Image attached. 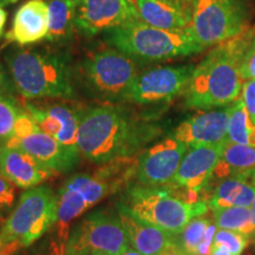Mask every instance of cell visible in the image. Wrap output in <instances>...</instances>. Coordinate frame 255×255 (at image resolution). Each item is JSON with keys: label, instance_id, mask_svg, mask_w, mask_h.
I'll use <instances>...</instances> for the list:
<instances>
[{"label": "cell", "instance_id": "9a60e30c", "mask_svg": "<svg viewBox=\"0 0 255 255\" xmlns=\"http://www.w3.org/2000/svg\"><path fill=\"white\" fill-rule=\"evenodd\" d=\"M25 111L37 126L52 136L60 145L73 155L81 156L78 149V128L81 113L64 104L25 103Z\"/></svg>", "mask_w": 255, "mask_h": 255}, {"label": "cell", "instance_id": "8992f818", "mask_svg": "<svg viewBox=\"0 0 255 255\" xmlns=\"http://www.w3.org/2000/svg\"><path fill=\"white\" fill-rule=\"evenodd\" d=\"M250 0H194L189 31L203 50L248 28Z\"/></svg>", "mask_w": 255, "mask_h": 255}, {"label": "cell", "instance_id": "4316f807", "mask_svg": "<svg viewBox=\"0 0 255 255\" xmlns=\"http://www.w3.org/2000/svg\"><path fill=\"white\" fill-rule=\"evenodd\" d=\"M212 225L209 219L199 216L193 219L181 233L178 246L186 255H199L200 246L205 240L207 231Z\"/></svg>", "mask_w": 255, "mask_h": 255}, {"label": "cell", "instance_id": "d4e9b609", "mask_svg": "<svg viewBox=\"0 0 255 255\" xmlns=\"http://www.w3.org/2000/svg\"><path fill=\"white\" fill-rule=\"evenodd\" d=\"M214 225L219 229L238 232L252 235L255 233V226L252 220L251 208L246 207H227L213 209Z\"/></svg>", "mask_w": 255, "mask_h": 255}, {"label": "cell", "instance_id": "83f0119b", "mask_svg": "<svg viewBox=\"0 0 255 255\" xmlns=\"http://www.w3.org/2000/svg\"><path fill=\"white\" fill-rule=\"evenodd\" d=\"M21 111L13 98L0 95V143H5L13 135L15 122Z\"/></svg>", "mask_w": 255, "mask_h": 255}, {"label": "cell", "instance_id": "ab89813d", "mask_svg": "<svg viewBox=\"0 0 255 255\" xmlns=\"http://www.w3.org/2000/svg\"><path fill=\"white\" fill-rule=\"evenodd\" d=\"M251 213H252V220H253V223L255 226V199L251 206Z\"/></svg>", "mask_w": 255, "mask_h": 255}, {"label": "cell", "instance_id": "7a4b0ae2", "mask_svg": "<svg viewBox=\"0 0 255 255\" xmlns=\"http://www.w3.org/2000/svg\"><path fill=\"white\" fill-rule=\"evenodd\" d=\"M255 30L219 44L195 66L184 94V105L195 110L231 107L241 97L245 79L241 64Z\"/></svg>", "mask_w": 255, "mask_h": 255}, {"label": "cell", "instance_id": "f546056e", "mask_svg": "<svg viewBox=\"0 0 255 255\" xmlns=\"http://www.w3.org/2000/svg\"><path fill=\"white\" fill-rule=\"evenodd\" d=\"M15 186L0 174V221H5V215L14 206Z\"/></svg>", "mask_w": 255, "mask_h": 255}, {"label": "cell", "instance_id": "ee69618b", "mask_svg": "<svg viewBox=\"0 0 255 255\" xmlns=\"http://www.w3.org/2000/svg\"><path fill=\"white\" fill-rule=\"evenodd\" d=\"M254 237H255V233H254Z\"/></svg>", "mask_w": 255, "mask_h": 255}, {"label": "cell", "instance_id": "277c9868", "mask_svg": "<svg viewBox=\"0 0 255 255\" xmlns=\"http://www.w3.org/2000/svg\"><path fill=\"white\" fill-rule=\"evenodd\" d=\"M107 40L115 49L133 59L145 62L174 59L203 51L194 39L189 28L162 30L143 23L139 19L108 31Z\"/></svg>", "mask_w": 255, "mask_h": 255}, {"label": "cell", "instance_id": "d590c367", "mask_svg": "<svg viewBox=\"0 0 255 255\" xmlns=\"http://www.w3.org/2000/svg\"><path fill=\"white\" fill-rule=\"evenodd\" d=\"M6 20H7V12L2 8V6H0V38L4 34Z\"/></svg>", "mask_w": 255, "mask_h": 255}, {"label": "cell", "instance_id": "836d02e7", "mask_svg": "<svg viewBox=\"0 0 255 255\" xmlns=\"http://www.w3.org/2000/svg\"><path fill=\"white\" fill-rule=\"evenodd\" d=\"M0 90L4 92H13L15 91L14 84L12 82L11 76H8V73L4 69V66L0 64Z\"/></svg>", "mask_w": 255, "mask_h": 255}, {"label": "cell", "instance_id": "cb8c5ba5", "mask_svg": "<svg viewBox=\"0 0 255 255\" xmlns=\"http://www.w3.org/2000/svg\"><path fill=\"white\" fill-rule=\"evenodd\" d=\"M49 5V31L45 39L62 43L71 39L76 28L77 2L68 0H47Z\"/></svg>", "mask_w": 255, "mask_h": 255}, {"label": "cell", "instance_id": "2e32d148", "mask_svg": "<svg viewBox=\"0 0 255 255\" xmlns=\"http://www.w3.org/2000/svg\"><path fill=\"white\" fill-rule=\"evenodd\" d=\"M229 107L203 110L183 121L171 137L188 146L222 144L228 138Z\"/></svg>", "mask_w": 255, "mask_h": 255}, {"label": "cell", "instance_id": "60d3db41", "mask_svg": "<svg viewBox=\"0 0 255 255\" xmlns=\"http://www.w3.org/2000/svg\"><path fill=\"white\" fill-rule=\"evenodd\" d=\"M15 1H18V0H0V6L13 4V2H15Z\"/></svg>", "mask_w": 255, "mask_h": 255}, {"label": "cell", "instance_id": "44dd1931", "mask_svg": "<svg viewBox=\"0 0 255 255\" xmlns=\"http://www.w3.org/2000/svg\"><path fill=\"white\" fill-rule=\"evenodd\" d=\"M138 19L152 27L178 31L189 27L191 13L169 0H133Z\"/></svg>", "mask_w": 255, "mask_h": 255}, {"label": "cell", "instance_id": "e575fe53", "mask_svg": "<svg viewBox=\"0 0 255 255\" xmlns=\"http://www.w3.org/2000/svg\"><path fill=\"white\" fill-rule=\"evenodd\" d=\"M158 255H186V254L183 253V251L181 250L180 246L174 242L173 245H170L167 250H164L161 254H158Z\"/></svg>", "mask_w": 255, "mask_h": 255}, {"label": "cell", "instance_id": "4dcf8cb0", "mask_svg": "<svg viewBox=\"0 0 255 255\" xmlns=\"http://www.w3.org/2000/svg\"><path fill=\"white\" fill-rule=\"evenodd\" d=\"M241 75L245 81L248 79H255V33L252 39L250 46L246 51L241 64Z\"/></svg>", "mask_w": 255, "mask_h": 255}, {"label": "cell", "instance_id": "7402d4cb", "mask_svg": "<svg viewBox=\"0 0 255 255\" xmlns=\"http://www.w3.org/2000/svg\"><path fill=\"white\" fill-rule=\"evenodd\" d=\"M255 199V170L221 178L209 200L212 209L227 207L251 208Z\"/></svg>", "mask_w": 255, "mask_h": 255}, {"label": "cell", "instance_id": "8d00e7d4", "mask_svg": "<svg viewBox=\"0 0 255 255\" xmlns=\"http://www.w3.org/2000/svg\"><path fill=\"white\" fill-rule=\"evenodd\" d=\"M169 1H173L175 4L181 5L183 8H186L187 11H189L191 13V7H193L194 0H169Z\"/></svg>", "mask_w": 255, "mask_h": 255}, {"label": "cell", "instance_id": "4fadbf2b", "mask_svg": "<svg viewBox=\"0 0 255 255\" xmlns=\"http://www.w3.org/2000/svg\"><path fill=\"white\" fill-rule=\"evenodd\" d=\"M188 149L187 144L171 136L146 149L137 159L139 182L146 187H162L173 182Z\"/></svg>", "mask_w": 255, "mask_h": 255}, {"label": "cell", "instance_id": "d6986e66", "mask_svg": "<svg viewBox=\"0 0 255 255\" xmlns=\"http://www.w3.org/2000/svg\"><path fill=\"white\" fill-rule=\"evenodd\" d=\"M49 31V5L46 0H27L15 12L6 39L18 45H30L45 39Z\"/></svg>", "mask_w": 255, "mask_h": 255}, {"label": "cell", "instance_id": "7c38bea8", "mask_svg": "<svg viewBox=\"0 0 255 255\" xmlns=\"http://www.w3.org/2000/svg\"><path fill=\"white\" fill-rule=\"evenodd\" d=\"M195 66H157L139 72L128 92L126 101L148 105L168 103L183 94Z\"/></svg>", "mask_w": 255, "mask_h": 255}, {"label": "cell", "instance_id": "7bdbcfd3", "mask_svg": "<svg viewBox=\"0 0 255 255\" xmlns=\"http://www.w3.org/2000/svg\"><path fill=\"white\" fill-rule=\"evenodd\" d=\"M0 95H4V91H2V90H0Z\"/></svg>", "mask_w": 255, "mask_h": 255}, {"label": "cell", "instance_id": "5b68a950", "mask_svg": "<svg viewBox=\"0 0 255 255\" xmlns=\"http://www.w3.org/2000/svg\"><path fill=\"white\" fill-rule=\"evenodd\" d=\"M127 208L142 221L173 237L180 235L191 220L206 214L205 202L188 203L157 187H135L128 196Z\"/></svg>", "mask_w": 255, "mask_h": 255}, {"label": "cell", "instance_id": "8fae6325", "mask_svg": "<svg viewBox=\"0 0 255 255\" xmlns=\"http://www.w3.org/2000/svg\"><path fill=\"white\" fill-rule=\"evenodd\" d=\"M129 247L120 219L95 214L72 232L65 255H120Z\"/></svg>", "mask_w": 255, "mask_h": 255}, {"label": "cell", "instance_id": "5bb4252c", "mask_svg": "<svg viewBox=\"0 0 255 255\" xmlns=\"http://www.w3.org/2000/svg\"><path fill=\"white\" fill-rule=\"evenodd\" d=\"M136 19L138 14L133 0H79L76 28L95 36Z\"/></svg>", "mask_w": 255, "mask_h": 255}, {"label": "cell", "instance_id": "e0dca14e", "mask_svg": "<svg viewBox=\"0 0 255 255\" xmlns=\"http://www.w3.org/2000/svg\"><path fill=\"white\" fill-rule=\"evenodd\" d=\"M222 148L223 143L189 146L174 177V186L195 193L202 190L214 175L221 159Z\"/></svg>", "mask_w": 255, "mask_h": 255}, {"label": "cell", "instance_id": "1f68e13d", "mask_svg": "<svg viewBox=\"0 0 255 255\" xmlns=\"http://www.w3.org/2000/svg\"><path fill=\"white\" fill-rule=\"evenodd\" d=\"M241 98L246 105V109L250 114L252 122L255 120V79L245 81L242 87Z\"/></svg>", "mask_w": 255, "mask_h": 255}, {"label": "cell", "instance_id": "30bf717a", "mask_svg": "<svg viewBox=\"0 0 255 255\" xmlns=\"http://www.w3.org/2000/svg\"><path fill=\"white\" fill-rule=\"evenodd\" d=\"M5 144L27 152L56 174L71 170L79 161V156L71 154L52 136L44 132L24 110L15 122L13 135Z\"/></svg>", "mask_w": 255, "mask_h": 255}, {"label": "cell", "instance_id": "f1b7e54d", "mask_svg": "<svg viewBox=\"0 0 255 255\" xmlns=\"http://www.w3.org/2000/svg\"><path fill=\"white\" fill-rule=\"evenodd\" d=\"M248 238L250 235L242 234V233L218 228L212 245L227 248L233 255H242L248 245Z\"/></svg>", "mask_w": 255, "mask_h": 255}, {"label": "cell", "instance_id": "52a82bcc", "mask_svg": "<svg viewBox=\"0 0 255 255\" xmlns=\"http://www.w3.org/2000/svg\"><path fill=\"white\" fill-rule=\"evenodd\" d=\"M138 75L136 59L117 49L96 51L79 66V76L85 87L105 101H126Z\"/></svg>", "mask_w": 255, "mask_h": 255}, {"label": "cell", "instance_id": "ba28073f", "mask_svg": "<svg viewBox=\"0 0 255 255\" xmlns=\"http://www.w3.org/2000/svg\"><path fill=\"white\" fill-rule=\"evenodd\" d=\"M57 214L58 199L49 187L28 188L1 223L0 234L20 242L23 247L31 246L56 225Z\"/></svg>", "mask_w": 255, "mask_h": 255}, {"label": "cell", "instance_id": "74e56055", "mask_svg": "<svg viewBox=\"0 0 255 255\" xmlns=\"http://www.w3.org/2000/svg\"><path fill=\"white\" fill-rule=\"evenodd\" d=\"M120 255H143V254L139 253V252H137L136 250H133V248L130 246L126 252H123V253Z\"/></svg>", "mask_w": 255, "mask_h": 255}, {"label": "cell", "instance_id": "6da1fadb", "mask_svg": "<svg viewBox=\"0 0 255 255\" xmlns=\"http://www.w3.org/2000/svg\"><path fill=\"white\" fill-rule=\"evenodd\" d=\"M159 133L158 127L137 119L117 105L81 111L78 149L83 157L107 164L132 157Z\"/></svg>", "mask_w": 255, "mask_h": 255}, {"label": "cell", "instance_id": "ac0fdd59", "mask_svg": "<svg viewBox=\"0 0 255 255\" xmlns=\"http://www.w3.org/2000/svg\"><path fill=\"white\" fill-rule=\"evenodd\" d=\"M0 174L15 187H37L56 173L20 149L0 143Z\"/></svg>", "mask_w": 255, "mask_h": 255}, {"label": "cell", "instance_id": "484cf974", "mask_svg": "<svg viewBox=\"0 0 255 255\" xmlns=\"http://www.w3.org/2000/svg\"><path fill=\"white\" fill-rule=\"evenodd\" d=\"M253 126L244 100L240 97L229 107L227 141L238 144H250V132Z\"/></svg>", "mask_w": 255, "mask_h": 255}, {"label": "cell", "instance_id": "3957f363", "mask_svg": "<svg viewBox=\"0 0 255 255\" xmlns=\"http://www.w3.org/2000/svg\"><path fill=\"white\" fill-rule=\"evenodd\" d=\"M4 57L15 91L26 100L71 98L75 95L72 70L62 55L11 49Z\"/></svg>", "mask_w": 255, "mask_h": 255}, {"label": "cell", "instance_id": "603a6c76", "mask_svg": "<svg viewBox=\"0 0 255 255\" xmlns=\"http://www.w3.org/2000/svg\"><path fill=\"white\" fill-rule=\"evenodd\" d=\"M255 170V146L238 144L226 141L223 143L222 156L216 165V178H225L234 174L250 173Z\"/></svg>", "mask_w": 255, "mask_h": 255}, {"label": "cell", "instance_id": "f35d334b", "mask_svg": "<svg viewBox=\"0 0 255 255\" xmlns=\"http://www.w3.org/2000/svg\"><path fill=\"white\" fill-rule=\"evenodd\" d=\"M250 145L255 146V124L250 132Z\"/></svg>", "mask_w": 255, "mask_h": 255}, {"label": "cell", "instance_id": "9c48e42d", "mask_svg": "<svg viewBox=\"0 0 255 255\" xmlns=\"http://www.w3.org/2000/svg\"><path fill=\"white\" fill-rule=\"evenodd\" d=\"M116 189L101 174H76L60 187L57 194L58 214L52 248L55 255H65L70 238V223L84 214L102 199Z\"/></svg>", "mask_w": 255, "mask_h": 255}, {"label": "cell", "instance_id": "ffe728a7", "mask_svg": "<svg viewBox=\"0 0 255 255\" xmlns=\"http://www.w3.org/2000/svg\"><path fill=\"white\" fill-rule=\"evenodd\" d=\"M119 219L130 246L143 255L161 254L175 242L173 235L142 221L127 207H121Z\"/></svg>", "mask_w": 255, "mask_h": 255}, {"label": "cell", "instance_id": "d6a6232c", "mask_svg": "<svg viewBox=\"0 0 255 255\" xmlns=\"http://www.w3.org/2000/svg\"><path fill=\"white\" fill-rule=\"evenodd\" d=\"M21 248L24 247L20 242L9 240L2 234H0V255H14Z\"/></svg>", "mask_w": 255, "mask_h": 255}, {"label": "cell", "instance_id": "b9f144b4", "mask_svg": "<svg viewBox=\"0 0 255 255\" xmlns=\"http://www.w3.org/2000/svg\"><path fill=\"white\" fill-rule=\"evenodd\" d=\"M68 1H72V2H77V4H78V2H79V0H68Z\"/></svg>", "mask_w": 255, "mask_h": 255}]
</instances>
